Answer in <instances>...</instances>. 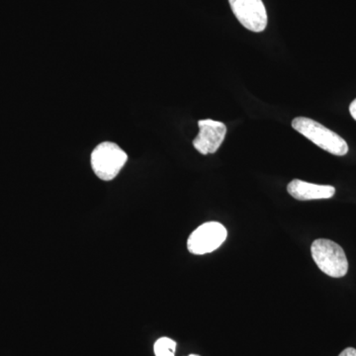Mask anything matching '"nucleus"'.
Returning <instances> with one entry per match:
<instances>
[{
  "mask_svg": "<svg viewBox=\"0 0 356 356\" xmlns=\"http://www.w3.org/2000/svg\"><path fill=\"white\" fill-rule=\"evenodd\" d=\"M312 257L318 268L331 277H343L348 270V261L341 245L332 241L318 238L312 243Z\"/></svg>",
  "mask_w": 356,
  "mask_h": 356,
  "instance_id": "obj_2",
  "label": "nucleus"
},
{
  "mask_svg": "<svg viewBox=\"0 0 356 356\" xmlns=\"http://www.w3.org/2000/svg\"><path fill=\"white\" fill-rule=\"evenodd\" d=\"M198 126L199 134L193 140L194 147L202 154L216 153L226 137V125L222 122L206 119L199 121Z\"/></svg>",
  "mask_w": 356,
  "mask_h": 356,
  "instance_id": "obj_6",
  "label": "nucleus"
},
{
  "mask_svg": "<svg viewBox=\"0 0 356 356\" xmlns=\"http://www.w3.org/2000/svg\"><path fill=\"white\" fill-rule=\"evenodd\" d=\"M177 343L168 337H161L154 343V355L156 356H175Z\"/></svg>",
  "mask_w": 356,
  "mask_h": 356,
  "instance_id": "obj_8",
  "label": "nucleus"
},
{
  "mask_svg": "<svg viewBox=\"0 0 356 356\" xmlns=\"http://www.w3.org/2000/svg\"><path fill=\"white\" fill-rule=\"evenodd\" d=\"M339 356H356V350L353 348H346Z\"/></svg>",
  "mask_w": 356,
  "mask_h": 356,
  "instance_id": "obj_9",
  "label": "nucleus"
},
{
  "mask_svg": "<svg viewBox=\"0 0 356 356\" xmlns=\"http://www.w3.org/2000/svg\"><path fill=\"white\" fill-rule=\"evenodd\" d=\"M236 19L250 31H264L267 26V13L262 0H229Z\"/></svg>",
  "mask_w": 356,
  "mask_h": 356,
  "instance_id": "obj_5",
  "label": "nucleus"
},
{
  "mask_svg": "<svg viewBox=\"0 0 356 356\" xmlns=\"http://www.w3.org/2000/svg\"><path fill=\"white\" fill-rule=\"evenodd\" d=\"M350 112L351 116H353V119H355V120L356 121V99L353 100V102H351L350 106Z\"/></svg>",
  "mask_w": 356,
  "mask_h": 356,
  "instance_id": "obj_10",
  "label": "nucleus"
},
{
  "mask_svg": "<svg viewBox=\"0 0 356 356\" xmlns=\"http://www.w3.org/2000/svg\"><path fill=\"white\" fill-rule=\"evenodd\" d=\"M292 127L330 154L343 156L348 153V146L346 140L317 121L306 117H297L292 121Z\"/></svg>",
  "mask_w": 356,
  "mask_h": 356,
  "instance_id": "obj_1",
  "label": "nucleus"
},
{
  "mask_svg": "<svg viewBox=\"0 0 356 356\" xmlns=\"http://www.w3.org/2000/svg\"><path fill=\"white\" fill-rule=\"evenodd\" d=\"M227 235L226 228L220 222H205L189 236L187 248L193 254H209L221 247Z\"/></svg>",
  "mask_w": 356,
  "mask_h": 356,
  "instance_id": "obj_4",
  "label": "nucleus"
},
{
  "mask_svg": "<svg viewBox=\"0 0 356 356\" xmlns=\"http://www.w3.org/2000/svg\"><path fill=\"white\" fill-rule=\"evenodd\" d=\"M287 191L297 200L308 201L332 198L336 193V188L331 185L313 184L294 179L288 184Z\"/></svg>",
  "mask_w": 356,
  "mask_h": 356,
  "instance_id": "obj_7",
  "label": "nucleus"
},
{
  "mask_svg": "<svg viewBox=\"0 0 356 356\" xmlns=\"http://www.w3.org/2000/svg\"><path fill=\"white\" fill-rule=\"evenodd\" d=\"M189 356H199V355H189Z\"/></svg>",
  "mask_w": 356,
  "mask_h": 356,
  "instance_id": "obj_11",
  "label": "nucleus"
},
{
  "mask_svg": "<svg viewBox=\"0 0 356 356\" xmlns=\"http://www.w3.org/2000/svg\"><path fill=\"white\" fill-rule=\"evenodd\" d=\"M127 161V154L118 145L111 142L102 143L91 154L93 172L96 177L104 181L113 180Z\"/></svg>",
  "mask_w": 356,
  "mask_h": 356,
  "instance_id": "obj_3",
  "label": "nucleus"
}]
</instances>
